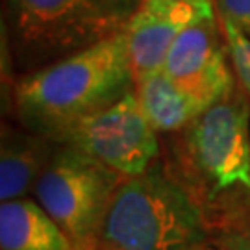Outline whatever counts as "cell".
I'll use <instances>...</instances> for the list:
<instances>
[{
    "label": "cell",
    "mask_w": 250,
    "mask_h": 250,
    "mask_svg": "<svg viewBox=\"0 0 250 250\" xmlns=\"http://www.w3.org/2000/svg\"><path fill=\"white\" fill-rule=\"evenodd\" d=\"M134 87L123 32L39 71L19 74L11 104L19 125L60 145L74 126L115 104Z\"/></svg>",
    "instance_id": "obj_1"
},
{
    "label": "cell",
    "mask_w": 250,
    "mask_h": 250,
    "mask_svg": "<svg viewBox=\"0 0 250 250\" xmlns=\"http://www.w3.org/2000/svg\"><path fill=\"white\" fill-rule=\"evenodd\" d=\"M143 0H6L13 71L28 74L125 32Z\"/></svg>",
    "instance_id": "obj_2"
},
{
    "label": "cell",
    "mask_w": 250,
    "mask_h": 250,
    "mask_svg": "<svg viewBox=\"0 0 250 250\" xmlns=\"http://www.w3.org/2000/svg\"><path fill=\"white\" fill-rule=\"evenodd\" d=\"M208 230L193 195L154 161L119 184L97 250H198L208 241Z\"/></svg>",
    "instance_id": "obj_3"
},
{
    "label": "cell",
    "mask_w": 250,
    "mask_h": 250,
    "mask_svg": "<svg viewBox=\"0 0 250 250\" xmlns=\"http://www.w3.org/2000/svg\"><path fill=\"white\" fill-rule=\"evenodd\" d=\"M123 180L125 176L89 154L58 145L34 195L76 250H97L107 206Z\"/></svg>",
    "instance_id": "obj_4"
},
{
    "label": "cell",
    "mask_w": 250,
    "mask_h": 250,
    "mask_svg": "<svg viewBox=\"0 0 250 250\" xmlns=\"http://www.w3.org/2000/svg\"><path fill=\"white\" fill-rule=\"evenodd\" d=\"M243 85L209 106L186 128V152L211 197H250V106Z\"/></svg>",
    "instance_id": "obj_5"
},
{
    "label": "cell",
    "mask_w": 250,
    "mask_h": 250,
    "mask_svg": "<svg viewBox=\"0 0 250 250\" xmlns=\"http://www.w3.org/2000/svg\"><path fill=\"white\" fill-rule=\"evenodd\" d=\"M60 145H71L121 176H137L156 161L158 132L145 117L135 87L115 104L74 126Z\"/></svg>",
    "instance_id": "obj_6"
},
{
    "label": "cell",
    "mask_w": 250,
    "mask_h": 250,
    "mask_svg": "<svg viewBox=\"0 0 250 250\" xmlns=\"http://www.w3.org/2000/svg\"><path fill=\"white\" fill-rule=\"evenodd\" d=\"M228 58L230 52L217 8H211L176 37L165 58L163 71L209 107L235 89V76Z\"/></svg>",
    "instance_id": "obj_7"
},
{
    "label": "cell",
    "mask_w": 250,
    "mask_h": 250,
    "mask_svg": "<svg viewBox=\"0 0 250 250\" xmlns=\"http://www.w3.org/2000/svg\"><path fill=\"white\" fill-rule=\"evenodd\" d=\"M211 8H215V2L195 4L186 0H143L125 28L126 46L135 78L161 71L176 37Z\"/></svg>",
    "instance_id": "obj_8"
},
{
    "label": "cell",
    "mask_w": 250,
    "mask_h": 250,
    "mask_svg": "<svg viewBox=\"0 0 250 250\" xmlns=\"http://www.w3.org/2000/svg\"><path fill=\"white\" fill-rule=\"evenodd\" d=\"M0 200L26 198L46 169L58 143L24 126H4L0 139Z\"/></svg>",
    "instance_id": "obj_9"
},
{
    "label": "cell",
    "mask_w": 250,
    "mask_h": 250,
    "mask_svg": "<svg viewBox=\"0 0 250 250\" xmlns=\"http://www.w3.org/2000/svg\"><path fill=\"white\" fill-rule=\"evenodd\" d=\"M0 250H76L69 235L32 198L0 206Z\"/></svg>",
    "instance_id": "obj_10"
},
{
    "label": "cell",
    "mask_w": 250,
    "mask_h": 250,
    "mask_svg": "<svg viewBox=\"0 0 250 250\" xmlns=\"http://www.w3.org/2000/svg\"><path fill=\"white\" fill-rule=\"evenodd\" d=\"M135 95L152 128L165 134L188 128L208 109L197 97L167 76L163 69L135 78Z\"/></svg>",
    "instance_id": "obj_11"
},
{
    "label": "cell",
    "mask_w": 250,
    "mask_h": 250,
    "mask_svg": "<svg viewBox=\"0 0 250 250\" xmlns=\"http://www.w3.org/2000/svg\"><path fill=\"white\" fill-rule=\"evenodd\" d=\"M217 15H219L221 26H223V34L226 37L232 69L250 99V37L245 36L230 19L224 17L223 13L217 11Z\"/></svg>",
    "instance_id": "obj_12"
},
{
    "label": "cell",
    "mask_w": 250,
    "mask_h": 250,
    "mask_svg": "<svg viewBox=\"0 0 250 250\" xmlns=\"http://www.w3.org/2000/svg\"><path fill=\"white\" fill-rule=\"evenodd\" d=\"M219 250H250V209L233 215L219 235Z\"/></svg>",
    "instance_id": "obj_13"
},
{
    "label": "cell",
    "mask_w": 250,
    "mask_h": 250,
    "mask_svg": "<svg viewBox=\"0 0 250 250\" xmlns=\"http://www.w3.org/2000/svg\"><path fill=\"white\" fill-rule=\"evenodd\" d=\"M215 8L250 37V0H215Z\"/></svg>",
    "instance_id": "obj_14"
},
{
    "label": "cell",
    "mask_w": 250,
    "mask_h": 250,
    "mask_svg": "<svg viewBox=\"0 0 250 250\" xmlns=\"http://www.w3.org/2000/svg\"><path fill=\"white\" fill-rule=\"evenodd\" d=\"M186 2H195V4H204V2H215V0H186Z\"/></svg>",
    "instance_id": "obj_15"
},
{
    "label": "cell",
    "mask_w": 250,
    "mask_h": 250,
    "mask_svg": "<svg viewBox=\"0 0 250 250\" xmlns=\"http://www.w3.org/2000/svg\"><path fill=\"white\" fill-rule=\"evenodd\" d=\"M198 250H219V249H209V247H202V249H198Z\"/></svg>",
    "instance_id": "obj_16"
}]
</instances>
